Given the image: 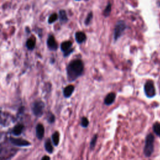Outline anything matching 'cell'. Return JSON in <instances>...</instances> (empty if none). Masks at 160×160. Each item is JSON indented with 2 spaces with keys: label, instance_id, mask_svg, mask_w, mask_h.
<instances>
[{
  "label": "cell",
  "instance_id": "cell-1",
  "mask_svg": "<svg viewBox=\"0 0 160 160\" xmlns=\"http://www.w3.org/2000/svg\"><path fill=\"white\" fill-rule=\"evenodd\" d=\"M84 71V64L80 59H74L71 61L67 67V76L69 81H75L82 75Z\"/></svg>",
  "mask_w": 160,
  "mask_h": 160
},
{
  "label": "cell",
  "instance_id": "cell-2",
  "mask_svg": "<svg viewBox=\"0 0 160 160\" xmlns=\"http://www.w3.org/2000/svg\"><path fill=\"white\" fill-rule=\"evenodd\" d=\"M155 137L151 133L148 134L145 141V146L144 148V154L146 157H150L154 151Z\"/></svg>",
  "mask_w": 160,
  "mask_h": 160
},
{
  "label": "cell",
  "instance_id": "cell-3",
  "mask_svg": "<svg viewBox=\"0 0 160 160\" xmlns=\"http://www.w3.org/2000/svg\"><path fill=\"white\" fill-rule=\"evenodd\" d=\"M126 25L125 22L123 20H120L117 22L115 26L114 31V41L118 40L121 36L123 33L125 31L126 28Z\"/></svg>",
  "mask_w": 160,
  "mask_h": 160
},
{
  "label": "cell",
  "instance_id": "cell-4",
  "mask_svg": "<svg viewBox=\"0 0 160 160\" xmlns=\"http://www.w3.org/2000/svg\"><path fill=\"white\" fill-rule=\"evenodd\" d=\"M144 91L148 98H153L156 95V89L153 81L151 80L147 81L144 84Z\"/></svg>",
  "mask_w": 160,
  "mask_h": 160
},
{
  "label": "cell",
  "instance_id": "cell-5",
  "mask_svg": "<svg viewBox=\"0 0 160 160\" xmlns=\"http://www.w3.org/2000/svg\"><path fill=\"white\" fill-rule=\"evenodd\" d=\"M44 105L42 101H36L33 106V113L36 116H42L43 113Z\"/></svg>",
  "mask_w": 160,
  "mask_h": 160
},
{
  "label": "cell",
  "instance_id": "cell-6",
  "mask_svg": "<svg viewBox=\"0 0 160 160\" xmlns=\"http://www.w3.org/2000/svg\"><path fill=\"white\" fill-rule=\"evenodd\" d=\"M71 46H72V43L69 42V41H68V42H65L61 44V49L63 52H64L65 57L68 56L73 51V50L71 49Z\"/></svg>",
  "mask_w": 160,
  "mask_h": 160
},
{
  "label": "cell",
  "instance_id": "cell-7",
  "mask_svg": "<svg viewBox=\"0 0 160 160\" xmlns=\"http://www.w3.org/2000/svg\"><path fill=\"white\" fill-rule=\"evenodd\" d=\"M11 143L14 145H16L18 146H27L30 145V143L29 141L20 138H10Z\"/></svg>",
  "mask_w": 160,
  "mask_h": 160
},
{
  "label": "cell",
  "instance_id": "cell-8",
  "mask_svg": "<svg viewBox=\"0 0 160 160\" xmlns=\"http://www.w3.org/2000/svg\"><path fill=\"white\" fill-rule=\"evenodd\" d=\"M47 44L48 48L51 50H57L58 48V44L55 41L54 36H50L48 39Z\"/></svg>",
  "mask_w": 160,
  "mask_h": 160
},
{
  "label": "cell",
  "instance_id": "cell-9",
  "mask_svg": "<svg viewBox=\"0 0 160 160\" xmlns=\"http://www.w3.org/2000/svg\"><path fill=\"white\" fill-rule=\"evenodd\" d=\"M115 99H116V94L114 93L111 92L106 95L105 100H104V103L106 105H111V104L114 103Z\"/></svg>",
  "mask_w": 160,
  "mask_h": 160
},
{
  "label": "cell",
  "instance_id": "cell-10",
  "mask_svg": "<svg viewBox=\"0 0 160 160\" xmlns=\"http://www.w3.org/2000/svg\"><path fill=\"white\" fill-rule=\"evenodd\" d=\"M75 38L77 43L81 44L85 42V40L86 39V35H85L83 32L78 31L76 33Z\"/></svg>",
  "mask_w": 160,
  "mask_h": 160
},
{
  "label": "cell",
  "instance_id": "cell-11",
  "mask_svg": "<svg viewBox=\"0 0 160 160\" xmlns=\"http://www.w3.org/2000/svg\"><path fill=\"white\" fill-rule=\"evenodd\" d=\"M74 90V86L73 85H68L63 90V95H64L65 97L69 98L72 95L73 93Z\"/></svg>",
  "mask_w": 160,
  "mask_h": 160
},
{
  "label": "cell",
  "instance_id": "cell-12",
  "mask_svg": "<svg viewBox=\"0 0 160 160\" xmlns=\"http://www.w3.org/2000/svg\"><path fill=\"white\" fill-rule=\"evenodd\" d=\"M36 131V136L38 138V139L39 140L42 139L44 134V128L43 125L42 124H38L37 125Z\"/></svg>",
  "mask_w": 160,
  "mask_h": 160
},
{
  "label": "cell",
  "instance_id": "cell-13",
  "mask_svg": "<svg viewBox=\"0 0 160 160\" xmlns=\"http://www.w3.org/2000/svg\"><path fill=\"white\" fill-rule=\"evenodd\" d=\"M23 128H24V126L22 125H16L15 127L14 128V129L13 130V134L16 136H19L20 135H21L22 131H23Z\"/></svg>",
  "mask_w": 160,
  "mask_h": 160
},
{
  "label": "cell",
  "instance_id": "cell-14",
  "mask_svg": "<svg viewBox=\"0 0 160 160\" xmlns=\"http://www.w3.org/2000/svg\"><path fill=\"white\" fill-rule=\"evenodd\" d=\"M52 140L55 146H58L59 142V133L58 131H56L52 135Z\"/></svg>",
  "mask_w": 160,
  "mask_h": 160
},
{
  "label": "cell",
  "instance_id": "cell-15",
  "mask_svg": "<svg viewBox=\"0 0 160 160\" xmlns=\"http://www.w3.org/2000/svg\"><path fill=\"white\" fill-rule=\"evenodd\" d=\"M44 146H45L46 150L48 153H53V145H52V144L51 143V141L50 140H48L46 141V142L45 143V145H44Z\"/></svg>",
  "mask_w": 160,
  "mask_h": 160
},
{
  "label": "cell",
  "instance_id": "cell-16",
  "mask_svg": "<svg viewBox=\"0 0 160 160\" xmlns=\"http://www.w3.org/2000/svg\"><path fill=\"white\" fill-rule=\"evenodd\" d=\"M59 19L63 23H66L68 21V18H67L66 13L65 10H61L59 12Z\"/></svg>",
  "mask_w": 160,
  "mask_h": 160
},
{
  "label": "cell",
  "instance_id": "cell-17",
  "mask_svg": "<svg viewBox=\"0 0 160 160\" xmlns=\"http://www.w3.org/2000/svg\"><path fill=\"white\" fill-rule=\"evenodd\" d=\"M153 131L156 135L160 136V124L159 123L156 122L153 126Z\"/></svg>",
  "mask_w": 160,
  "mask_h": 160
},
{
  "label": "cell",
  "instance_id": "cell-18",
  "mask_svg": "<svg viewBox=\"0 0 160 160\" xmlns=\"http://www.w3.org/2000/svg\"><path fill=\"white\" fill-rule=\"evenodd\" d=\"M35 42L32 39H29L27 42V46L29 50H33L35 48Z\"/></svg>",
  "mask_w": 160,
  "mask_h": 160
},
{
  "label": "cell",
  "instance_id": "cell-19",
  "mask_svg": "<svg viewBox=\"0 0 160 160\" xmlns=\"http://www.w3.org/2000/svg\"><path fill=\"white\" fill-rule=\"evenodd\" d=\"M111 12V5L110 3H109L108 5L106 7V8L105 9L103 12V14L105 16H108L110 15V14Z\"/></svg>",
  "mask_w": 160,
  "mask_h": 160
},
{
  "label": "cell",
  "instance_id": "cell-20",
  "mask_svg": "<svg viewBox=\"0 0 160 160\" xmlns=\"http://www.w3.org/2000/svg\"><path fill=\"white\" fill-rule=\"evenodd\" d=\"M97 139H98V135H95L93 137V138L91 139V143H90L91 150H93L94 149L96 143V141H97Z\"/></svg>",
  "mask_w": 160,
  "mask_h": 160
},
{
  "label": "cell",
  "instance_id": "cell-21",
  "mask_svg": "<svg viewBox=\"0 0 160 160\" xmlns=\"http://www.w3.org/2000/svg\"><path fill=\"white\" fill-rule=\"evenodd\" d=\"M81 125L83 128H86L89 125V120L86 117H83L81 120Z\"/></svg>",
  "mask_w": 160,
  "mask_h": 160
},
{
  "label": "cell",
  "instance_id": "cell-22",
  "mask_svg": "<svg viewBox=\"0 0 160 160\" xmlns=\"http://www.w3.org/2000/svg\"><path fill=\"white\" fill-rule=\"evenodd\" d=\"M58 19V15L56 13H54L50 16L49 20H48V22L49 23H53L54 21H56Z\"/></svg>",
  "mask_w": 160,
  "mask_h": 160
},
{
  "label": "cell",
  "instance_id": "cell-23",
  "mask_svg": "<svg viewBox=\"0 0 160 160\" xmlns=\"http://www.w3.org/2000/svg\"><path fill=\"white\" fill-rule=\"evenodd\" d=\"M92 18H93V13L90 12V13L88 14L86 20H85V24H86V25H88L90 23Z\"/></svg>",
  "mask_w": 160,
  "mask_h": 160
},
{
  "label": "cell",
  "instance_id": "cell-24",
  "mask_svg": "<svg viewBox=\"0 0 160 160\" xmlns=\"http://www.w3.org/2000/svg\"><path fill=\"white\" fill-rule=\"evenodd\" d=\"M48 121L50 123H53L55 120V118H54V115L53 114H50L49 116H48Z\"/></svg>",
  "mask_w": 160,
  "mask_h": 160
},
{
  "label": "cell",
  "instance_id": "cell-25",
  "mask_svg": "<svg viewBox=\"0 0 160 160\" xmlns=\"http://www.w3.org/2000/svg\"><path fill=\"white\" fill-rule=\"evenodd\" d=\"M42 160H50V158L48 156H43Z\"/></svg>",
  "mask_w": 160,
  "mask_h": 160
},
{
  "label": "cell",
  "instance_id": "cell-26",
  "mask_svg": "<svg viewBox=\"0 0 160 160\" xmlns=\"http://www.w3.org/2000/svg\"><path fill=\"white\" fill-rule=\"evenodd\" d=\"M76 1H80V0H76Z\"/></svg>",
  "mask_w": 160,
  "mask_h": 160
}]
</instances>
